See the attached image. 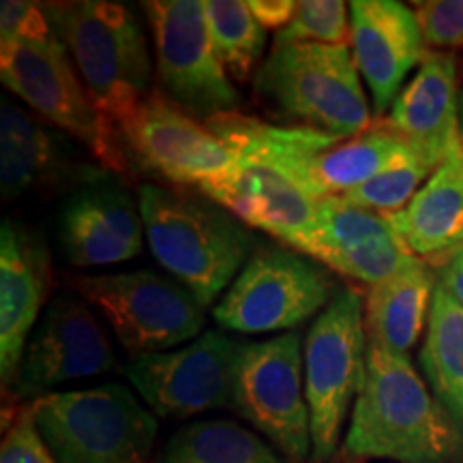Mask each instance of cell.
<instances>
[{"label":"cell","instance_id":"1","mask_svg":"<svg viewBox=\"0 0 463 463\" xmlns=\"http://www.w3.org/2000/svg\"><path fill=\"white\" fill-rule=\"evenodd\" d=\"M347 459L463 463V431L410 356L369 344L364 380L344 439Z\"/></svg>","mask_w":463,"mask_h":463},{"label":"cell","instance_id":"2","mask_svg":"<svg viewBox=\"0 0 463 463\" xmlns=\"http://www.w3.org/2000/svg\"><path fill=\"white\" fill-rule=\"evenodd\" d=\"M137 204L150 253L202 307L222 298L260 247L245 223L206 195L146 183Z\"/></svg>","mask_w":463,"mask_h":463},{"label":"cell","instance_id":"3","mask_svg":"<svg viewBox=\"0 0 463 463\" xmlns=\"http://www.w3.org/2000/svg\"><path fill=\"white\" fill-rule=\"evenodd\" d=\"M101 114L118 127L150 95L153 61L144 28L127 5L106 0L42 3Z\"/></svg>","mask_w":463,"mask_h":463},{"label":"cell","instance_id":"4","mask_svg":"<svg viewBox=\"0 0 463 463\" xmlns=\"http://www.w3.org/2000/svg\"><path fill=\"white\" fill-rule=\"evenodd\" d=\"M350 45H273L253 89L283 118L335 137H354L373 125Z\"/></svg>","mask_w":463,"mask_h":463},{"label":"cell","instance_id":"5","mask_svg":"<svg viewBox=\"0 0 463 463\" xmlns=\"http://www.w3.org/2000/svg\"><path fill=\"white\" fill-rule=\"evenodd\" d=\"M56 463H150L159 422L123 384L56 391L28 403Z\"/></svg>","mask_w":463,"mask_h":463},{"label":"cell","instance_id":"6","mask_svg":"<svg viewBox=\"0 0 463 463\" xmlns=\"http://www.w3.org/2000/svg\"><path fill=\"white\" fill-rule=\"evenodd\" d=\"M0 78L37 116L89 148L103 170L120 176L131 172L118 131L92 101L54 31L0 42Z\"/></svg>","mask_w":463,"mask_h":463},{"label":"cell","instance_id":"7","mask_svg":"<svg viewBox=\"0 0 463 463\" xmlns=\"http://www.w3.org/2000/svg\"><path fill=\"white\" fill-rule=\"evenodd\" d=\"M305 392L311 414V461L328 463L364 380L367 331L364 303L352 288H339L305 337Z\"/></svg>","mask_w":463,"mask_h":463},{"label":"cell","instance_id":"8","mask_svg":"<svg viewBox=\"0 0 463 463\" xmlns=\"http://www.w3.org/2000/svg\"><path fill=\"white\" fill-rule=\"evenodd\" d=\"M337 292L331 270L317 260L281 242L260 245L213 307V317L223 331L281 333L320 316Z\"/></svg>","mask_w":463,"mask_h":463},{"label":"cell","instance_id":"9","mask_svg":"<svg viewBox=\"0 0 463 463\" xmlns=\"http://www.w3.org/2000/svg\"><path fill=\"white\" fill-rule=\"evenodd\" d=\"M73 288L90 309L106 317L133 358L191 344L206 326V307L181 283L155 270L84 275L73 279Z\"/></svg>","mask_w":463,"mask_h":463},{"label":"cell","instance_id":"10","mask_svg":"<svg viewBox=\"0 0 463 463\" xmlns=\"http://www.w3.org/2000/svg\"><path fill=\"white\" fill-rule=\"evenodd\" d=\"M155 43V67L161 95L202 118L236 112L239 90L219 61L202 0L144 3Z\"/></svg>","mask_w":463,"mask_h":463},{"label":"cell","instance_id":"11","mask_svg":"<svg viewBox=\"0 0 463 463\" xmlns=\"http://www.w3.org/2000/svg\"><path fill=\"white\" fill-rule=\"evenodd\" d=\"M245 344L206 331L176 350L144 354L125 367L127 380L159 419L184 420L213 410H234Z\"/></svg>","mask_w":463,"mask_h":463},{"label":"cell","instance_id":"12","mask_svg":"<svg viewBox=\"0 0 463 463\" xmlns=\"http://www.w3.org/2000/svg\"><path fill=\"white\" fill-rule=\"evenodd\" d=\"M236 412L292 463L311 459V414L305 392V352L298 333L245 344Z\"/></svg>","mask_w":463,"mask_h":463},{"label":"cell","instance_id":"13","mask_svg":"<svg viewBox=\"0 0 463 463\" xmlns=\"http://www.w3.org/2000/svg\"><path fill=\"white\" fill-rule=\"evenodd\" d=\"M125 155L142 170L172 184H204L234 170L236 155L161 92H150L116 127Z\"/></svg>","mask_w":463,"mask_h":463},{"label":"cell","instance_id":"14","mask_svg":"<svg viewBox=\"0 0 463 463\" xmlns=\"http://www.w3.org/2000/svg\"><path fill=\"white\" fill-rule=\"evenodd\" d=\"M114 364V347L90 307L62 294L34 326L9 391L33 403L67 382L108 373Z\"/></svg>","mask_w":463,"mask_h":463},{"label":"cell","instance_id":"15","mask_svg":"<svg viewBox=\"0 0 463 463\" xmlns=\"http://www.w3.org/2000/svg\"><path fill=\"white\" fill-rule=\"evenodd\" d=\"M236 159L234 170L200 184V194L247 228L266 232L281 245L303 253L314 232L320 200L273 159L253 153H241Z\"/></svg>","mask_w":463,"mask_h":463},{"label":"cell","instance_id":"16","mask_svg":"<svg viewBox=\"0 0 463 463\" xmlns=\"http://www.w3.org/2000/svg\"><path fill=\"white\" fill-rule=\"evenodd\" d=\"M352 56L373 99V112L386 114L402 86L430 50L414 9L397 0L350 3Z\"/></svg>","mask_w":463,"mask_h":463},{"label":"cell","instance_id":"17","mask_svg":"<svg viewBox=\"0 0 463 463\" xmlns=\"http://www.w3.org/2000/svg\"><path fill=\"white\" fill-rule=\"evenodd\" d=\"M52 286L42 236L15 222L0 228V378L9 389Z\"/></svg>","mask_w":463,"mask_h":463},{"label":"cell","instance_id":"18","mask_svg":"<svg viewBox=\"0 0 463 463\" xmlns=\"http://www.w3.org/2000/svg\"><path fill=\"white\" fill-rule=\"evenodd\" d=\"M140 204L118 187H89L69 198L58 215V241L80 269L129 262L144 251Z\"/></svg>","mask_w":463,"mask_h":463},{"label":"cell","instance_id":"19","mask_svg":"<svg viewBox=\"0 0 463 463\" xmlns=\"http://www.w3.org/2000/svg\"><path fill=\"white\" fill-rule=\"evenodd\" d=\"M459 95L453 54L430 50L392 101L386 123L439 165L450 150L461 146Z\"/></svg>","mask_w":463,"mask_h":463},{"label":"cell","instance_id":"20","mask_svg":"<svg viewBox=\"0 0 463 463\" xmlns=\"http://www.w3.org/2000/svg\"><path fill=\"white\" fill-rule=\"evenodd\" d=\"M391 222L420 260L438 262L463 245V146L450 150L410 204L391 215Z\"/></svg>","mask_w":463,"mask_h":463},{"label":"cell","instance_id":"21","mask_svg":"<svg viewBox=\"0 0 463 463\" xmlns=\"http://www.w3.org/2000/svg\"><path fill=\"white\" fill-rule=\"evenodd\" d=\"M436 288V273L420 258H412L399 273L369 288L364 298L369 344L408 356L427 331Z\"/></svg>","mask_w":463,"mask_h":463},{"label":"cell","instance_id":"22","mask_svg":"<svg viewBox=\"0 0 463 463\" xmlns=\"http://www.w3.org/2000/svg\"><path fill=\"white\" fill-rule=\"evenodd\" d=\"M65 167V144L37 116L3 99L0 108V191L3 200L42 189Z\"/></svg>","mask_w":463,"mask_h":463},{"label":"cell","instance_id":"23","mask_svg":"<svg viewBox=\"0 0 463 463\" xmlns=\"http://www.w3.org/2000/svg\"><path fill=\"white\" fill-rule=\"evenodd\" d=\"M414 153L422 150L382 120L367 131L322 150L311 161V176L322 200L344 195Z\"/></svg>","mask_w":463,"mask_h":463},{"label":"cell","instance_id":"24","mask_svg":"<svg viewBox=\"0 0 463 463\" xmlns=\"http://www.w3.org/2000/svg\"><path fill=\"white\" fill-rule=\"evenodd\" d=\"M419 361L431 392L463 431V307L442 283L433 292Z\"/></svg>","mask_w":463,"mask_h":463},{"label":"cell","instance_id":"25","mask_svg":"<svg viewBox=\"0 0 463 463\" xmlns=\"http://www.w3.org/2000/svg\"><path fill=\"white\" fill-rule=\"evenodd\" d=\"M157 463H292L258 433L228 419L189 422L167 439Z\"/></svg>","mask_w":463,"mask_h":463},{"label":"cell","instance_id":"26","mask_svg":"<svg viewBox=\"0 0 463 463\" xmlns=\"http://www.w3.org/2000/svg\"><path fill=\"white\" fill-rule=\"evenodd\" d=\"M208 31L219 61L230 80L245 84L256 78L266 50V33L253 17L249 3L241 0H206Z\"/></svg>","mask_w":463,"mask_h":463},{"label":"cell","instance_id":"27","mask_svg":"<svg viewBox=\"0 0 463 463\" xmlns=\"http://www.w3.org/2000/svg\"><path fill=\"white\" fill-rule=\"evenodd\" d=\"M391 234H397L391 215L364 211V208L347 204L339 195H331L317 204L314 232H311V239L303 253L320 262L331 253L345 251L361 242Z\"/></svg>","mask_w":463,"mask_h":463},{"label":"cell","instance_id":"28","mask_svg":"<svg viewBox=\"0 0 463 463\" xmlns=\"http://www.w3.org/2000/svg\"><path fill=\"white\" fill-rule=\"evenodd\" d=\"M436 167L425 153H414L339 198L364 211L395 215L410 204L422 184L430 181Z\"/></svg>","mask_w":463,"mask_h":463},{"label":"cell","instance_id":"29","mask_svg":"<svg viewBox=\"0 0 463 463\" xmlns=\"http://www.w3.org/2000/svg\"><path fill=\"white\" fill-rule=\"evenodd\" d=\"M412 258L416 256L410 251L402 236L391 234L361 242V245L345 249V251L331 253V256L320 260V264L333 273L345 277V279L367 283L372 288L375 283L399 273Z\"/></svg>","mask_w":463,"mask_h":463},{"label":"cell","instance_id":"30","mask_svg":"<svg viewBox=\"0 0 463 463\" xmlns=\"http://www.w3.org/2000/svg\"><path fill=\"white\" fill-rule=\"evenodd\" d=\"M347 15L350 5L341 0H303L292 22L275 34L273 45H347L352 39Z\"/></svg>","mask_w":463,"mask_h":463},{"label":"cell","instance_id":"31","mask_svg":"<svg viewBox=\"0 0 463 463\" xmlns=\"http://www.w3.org/2000/svg\"><path fill=\"white\" fill-rule=\"evenodd\" d=\"M422 39L436 52L463 48V0L414 3Z\"/></svg>","mask_w":463,"mask_h":463},{"label":"cell","instance_id":"32","mask_svg":"<svg viewBox=\"0 0 463 463\" xmlns=\"http://www.w3.org/2000/svg\"><path fill=\"white\" fill-rule=\"evenodd\" d=\"M0 463H56L39 436L28 403L17 410L5 431L0 444Z\"/></svg>","mask_w":463,"mask_h":463},{"label":"cell","instance_id":"33","mask_svg":"<svg viewBox=\"0 0 463 463\" xmlns=\"http://www.w3.org/2000/svg\"><path fill=\"white\" fill-rule=\"evenodd\" d=\"M52 31L42 3H24V0H5L0 7V42L39 37Z\"/></svg>","mask_w":463,"mask_h":463},{"label":"cell","instance_id":"34","mask_svg":"<svg viewBox=\"0 0 463 463\" xmlns=\"http://www.w3.org/2000/svg\"><path fill=\"white\" fill-rule=\"evenodd\" d=\"M298 3L292 0H251L249 9L264 31H277L286 28L297 14Z\"/></svg>","mask_w":463,"mask_h":463},{"label":"cell","instance_id":"35","mask_svg":"<svg viewBox=\"0 0 463 463\" xmlns=\"http://www.w3.org/2000/svg\"><path fill=\"white\" fill-rule=\"evenodd\" d=\"M438 283H442L450 297L463 307V245L457 247L450 256L439 260Z\"/></svg>","mask_w":463,"mask_h":463},{"label":"cell","instance_id":"36","mask_svg":"<svg viewBox=\"0 0 463 463\" xmlns=\"http://www.w3.org/2000/svg\"><path fill=\"white\" fill-rule=\"evenodd\" d=\"M459 137H461V146H463V89L459 95Z\"/></svg>","mask_w":463,"mask_h":463}]
</instances>
